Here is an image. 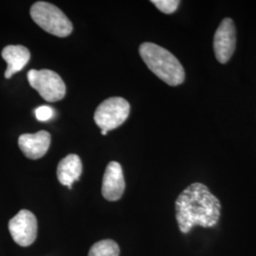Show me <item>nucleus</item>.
<instances>
[{
  "mask_svg": "<svg viewBox=\"0 0 256 256\" xmlns=\"http://www.w3.org/2000/svg\"><path fill=\"white\" fill-rule=\"evenodd\" d=\"M221 204L202 183H192L180 194L176 200V218L183 234L192 227L210 228L220 218Z\"/></svg>",
  "mask_w": 256,
  "mask_h": 256,
  "instance_id": "obj_1",
  "label": "nucleus"
},
{
  "mask_svg": "<svg viewBox=\"0 0 256 256\" xmlns=\"http://www.w3.org/2000/svg\"><path fill=\"white\" fill-rule=\"evenodd\" d=\"M138 52L147 68L167 84L176 86L184 82L182 64L169 50L154 43L146 42L140 46Z\"/></svg>",
  "mask_w": 256,
  "mask_h": 256,
  "instance_id": "obj_2",
  "label": "nucleus"
},
{
  "mask_svg": "<svg viewBox=\"0 0 256 256\" xmlns=\"http://www.w3.org/2000/svg\"><path fill=\"white\" fill-rule=\"evenodd\" d=\"M30 16L39 27L55 36L66 37L72 32L74 26L70 20L52 3H34L30 8Z\"/></svg>",
  "mask_w": 256,
  "mask_h": 256,
  "instance_id": "obj_3",
  "label": "nucleus"
},
{
  "mask_svg": "<svg viewBox=\"0 0 256 256\" xmlns=\"http://www.w3.org/2000/svg\"><path fill=\"white\" fill-rule=\"evenodd\" d=\"M130 113V104L122 97H111L100 104L94 113V120L102 131L108 132L119 128Z\"/></svg>",
  "mask_w": 256,
  "mask_h": 256,
  "instance_id": "obj_4",
  "label": "nucleus"
},
{
  "mask_svg": "<svg viewBox=\"0 0 256 256\" xmlns=\"http://www.w3.org/2000/svg\"><path fill=\"white\" fill-rule=\"evenodd\" d=\"M28 80L32 88L46 102L62 100L66 95V84L59 74L50 70H30Z\"/></svg>",
  "mask_w": 256,
  "mask_h": 256,
  "instance_id": "obj_5",
  "label": "nucleus"
},
{
  "mask_svg": "<svg viewBox=\"0 0 256 256\" xmlns=\"http://www.w3.org/2000/svg\"><path fill=\"white\" fill-rule=\"evenodd\" d=\"M9 230L14 242L21 247L30 246L36 239L37 220L28 210H21L9 222Z\"/></svg>",
  "mask_w": 256,
  "mask_h": 256,
  "instance_id": "obj_6",
  "label": "nucleus"
},
{
  "mask_svg": "<svg viewBox=\"0 0 256 256\" xmlns=\"http://www.w3.org/2000/svg\"><path fill=\"white\" fill-rule=\"evenodd\" d=\"M236 44V30L230 18L223 19L214 37V50L216 60L226 64L234 54Z\"/></svg>",
  "mask_w": 256,
  "mask_h": 256,
  "instance_id": "obj_7",
  "label": "nucleus"
},
{
  "mask_svg": "<svg viewBox=\"0 0 256 256\" xmlns=\"http://www.w3.org/2000/svg\"><path fill=\"white\" fill-rule=\"evenodd\" d=\"M126 189L122 168L117 162H110L106 166L102 183V194L110 202H117Z\"/></svg>",
  "mask_w": 256,
  "mask_h": 256,
  "instance_id": "obj_8",
  "label": "nucleus"
},
{
  "mask_svg": "<svg viewBox=\"0 0 256 256\" xmlns=\"http://www.w3.org/2000/svg\"><path fill=\"white\" fill-rule=\"evenodd\" d=\"M19 148L30 160H38L46 155L50 146V134L39 131L34 134H23L18 138Z\"/></svg>",
  "mask_w": 256,
  "mask_h": 256,
  "instance_id": "obj_9",
  "label": "nucleus"
},
{
  "mask_svg": "<svg viewBox=\"0 0 256 256\" xmlns=\"http://www.w3.org/2000/svg\"><path fill=\"white\" fill-rule=\"evenodd\" d=\"M82 171V162L79 156L70 154L60 160L56 174L59 182L72 189V184L79 180Z\"/></svg>",
  "mask_w": 256,
  "mask_h": 256,
  "instance_id": "obj_10",
  "label": "nucleus"
},
{
  "mask_svg": "<svg viewBox=\"0 0 256 256\" xmlns=\"http://www.w3.org/2000/svg\"><path fill=\"white\" fill-rule=\"evenodd\" d=\"M2 58L7 63L5 78L10 79L14 74L24 68L30 58V54L26 46L21 45H10L2 50Z\"/></svg>",
  "mask_w": 256,
  "mask_h": 256,
  "instance_id": "obj_11",
  "label": "nucleus"
},
{
  "mask_svg": "<svg viewBox=\"0 0 256 256\" xmlns=\"http://www.w3.org/2000/svg\"><path fill=\"white\" fill-rule=\"evenodd\" d=\"M119 245L111 239H104L95 243L88 256H119Z\"/></svg>",
  "mask_w": 256,
  "mask_h": 256,
  "instance_id": "obj_12",
  "label": "nucleus"
},
{
  "mask_svg": "<svg viewBox=\"0 0 256 256\" xmlns=\"http://www.w3.org/2000/svg\"><path fill=\"white\" fill-rule=\"evenodd\" d=\"M151 3H153L160 12L167 14L174 12L180 5V1L178 0H152Z\"/></svg>",
  "mask_w": 256,
  "mask_h": 256,
  "instance_id": "obj_13",
  "label": "nucleus"
},
{
  "mask_svg": "<svg viewBox=\"0 0 256 256\" xmlns=\"http://www.w3.org/2000/svg\"><path fill=\"white\" fill-rule=\"evenodd\" d=\"M54 115V110L48 106H42L36 110V119L40 122H46L52 119Z\"/></svg>",
  "mask_w": 256,
  "mask_h": 256,
  "instance_id": "obj_14",
  "label": "nucleus"
}]
</instances>
